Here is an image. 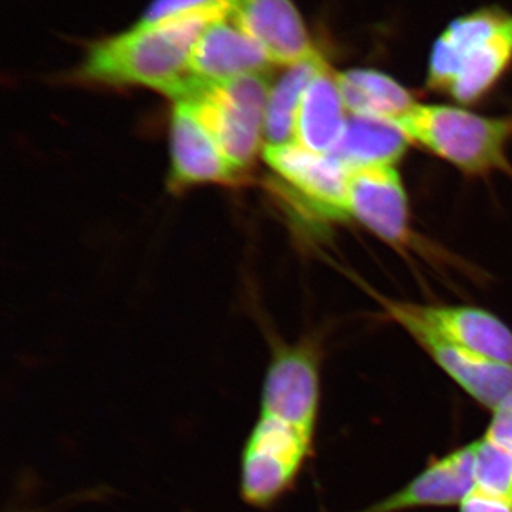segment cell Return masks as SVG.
<instances>
[{"mask_svg": "<svg viewBox=\"0 0 512 512\" xmlns=\"http://www.w3.org/2000/svg\"><path fill=\"white\" fill-rule=\"evenodd\" d=\"M458 507L460 512H512V503L507 498L487 493L478 487L474 488Z\"/></svg>", "mask_w": 512, "mask_h": 512, "instance_id": "44dd1931", "label": "cell"}, {"mask_svg": "<svg viewBox=\"0 0 512 512\" xmlns=\"http://www.w3.org/2000/svg\"><path fill=\"white\" fill-rule=\"evenodd\" d=\"M229 15L265 50L274 66H293L322 52L293 0H232Z\"/></svg>", "mask_w": 512, "mask_h": 512, "instance_id": "30bf717a", "label": "cell"}, {"mask_svg": "<svg viewBox=\"0 0 512 512\" xmlns=\"http://www.w3.org/2000/svg\"><path fill=\"white\" fill-rule=\"evenodd\" d=\"M399 326L458 387L485 409L494 412L512 392V365L458 348L412 323Z\"/></svg>", "mask_w": 512, "mask_h": 512, "instance_id": "4fadbf2b", "label": "cell"}, {"mask_svg": "<svg viewBox=\"0 0 512 512\" xmlns=\"http://www.w3.org/2000/svg\"><path fill=\"white\" fill-rule=\"evenodd\" d=\"M355 281L372 295L387 318L397 325L412 323L458 348L512 365V329L494 313L474 306L394 301L380 295L365 282L356 278Z\"/></svg>", "mask_w": 512, "mask_h": 512, "instance_id": "52a82bcc", "label": "cell"}, {"mask_svg": "<svg viewBox=\"0 0 512 512\" xmlns=\"http://www.w3.org/2000/svg\"><path fill=\"white\" fill-rule=\"evenodd\" d=\"M476 488V441L436 458L396 493L362 512L454 507Z\"/></svg>", "mask_w": 512, "mask_h": 512, "instance_id": "7c38bea8", "label": "cell"}, {"mask_svg": "<svg viewBox=\"0 0 512 512\" xmlns=\"http://www.w3.org/2000/svg\"><path fill=\"white\" fill-rule=\"evenodd\" d=\"M338 83L352 116L389 121L396 126L419 103L402 83L375 69L338 72Z\"/></svg>", "mask_w": 512, "mask_h": 512, "instance_id": "9a60e30c", "label": "cell"}, {"mask_svg": "<svg viewBox=\"0 0 512 512\" xmlns=\"http://www.w3.org/2000/svg\"><path fill=\"white\" fill-rule=\"evenodd\" d=\"M232 0H153L134 23L137 28H156L183 20H214L231 13Z\"/></svg>", "mask_w": 512, "mask_h": 512, "instance_id": "ac0fdd59", "label": "cell"}, {"mask_svg": "<svg viewBox=\"0 0 512 512\" xmlns=\"http://www.w3.org/2000/svg\"><path fill=\"white\" fill-rule=\"evenodd\" d=\"M396 126L409 143L470 177L505 173L512 177L508 147L512 116H483L450 104H421Z\"/></svg>", "mask_w": 512, "mask_h": 512, "instance_id": "3957f363", "label": "cell"}, {"mask_svg": "<svg viewBox=\"0 0 512 512\" xmlns=\"http://www.w3.org/2000/svg\"><path fill=\"white\" fill-rule=\"evenodd\" d=\"M272 67L265 50L231 15L211 20L192 47L191 74L198 86L269 73Z\"/></svg>", "mask_w": 512, "mask_h": 512, "instance_id": "8fae6325", "label": "cell"}, {"mask_svg": "<svg viewBox=\"0 0 512 512\" xmlns=\"http://www.w3.org/2000/svg\"><path fill=\"white\" fill-rule=\"evenodd\" d=\"M322 52L305 62L285 67L269 92L265 116L266 146H282L295 141L296 119L306 87L326 62Z\"/></svg>", "mask_w": 512, "mask_h": 512, "instance_id": "e0dca14e", "label": "cell"}, {"mask_svg": "<svg viewBox=\"0 0 512 512\" xmlns=\"http://www.w3.org/2000/svg\"><path fill=\"white\" fill-rule=\"evenodd\" d=\"M476 487L512 503V448L484 436L476 441Z\"/></svg>", "mask_w": 512, "mask_h": 512, "instance_id": "d6986e66", "label": "cell"}, {"mask_svg": "<svg viewBox=\"0 0 512 512\" xmlns=\"http://www.w3.org/2000/svg\"><path fill=\"white\" fill-rule=\"evenodd\" d=\"M348 212L390 247L404 251L416 244L409 197L397 165L350 171Z\"/></svg>", "mask_w": 512, "mask_h": 512, "instance_id": "ba28073f", "label": "cell"}, {"mask_svg": "<svg viewBox=\"0 0 512 512\" xmlns=\"http://www.w3.org/2000/svg\"><path fill=\"white\" fill-rule=\"evenodd\" d=\"M349 111L328 60L303 93L296 119L295 141L319 154H333L348 127Z\"/></svg>", "mask_w": 512, "mask_h": 512, "instance_id": "5bb4252c", "label": "cell"}, {"mask_svg": "<svg viewBox=\"0 0 512 512\" xmlns=\"http://www.w3.org/2000/svg\"><path fill=\"white\" fill-rule=\"evenodd\" d=\"M512 64V13L484 8L460 16L431 47L427 87L460 104L493 92Z\"/></svg>", "mask_w": 512, "mask_h": 512, "instance_id": "7a4b0ae2", "label": "cell"}, {"mask_svg": "<svg viewBox=\"0 0 512 512\" xmlns=\"http://www.w3.org/2000/svg\"><path fill=\"white\" fill-rule=\"evenodd\" d=\"M484 437L512 448V392L494 410Z\"/></svg>", "mask_w": 512, "mask_h": 512, "instance_id": "ffe728a7", "label": "cell"}, {"mask_svg": "<svg viewBox=\"0 0 512 512\" xmlns=\"http://www.w3.org/2000/svg\"><path fill=\"white\" fill-rule=\"evenodd\" d=\"M409 144L407 137L393 123L350 114L342 141L330 156L338 158L349 171L397 165Z\"/></svg>", "mask_w": 512, "mask_h": 512, "instance_id": "2e32d148", "label": "cell"}, {"mask_svg": "<svg viewBox=\"0 0 512 512\" xmlns=\"http://www.w3.org/2000/svg\"><path fill=\"white\" fill-rule=\"evenodd\" d=\"M271 86L269 73L247 74L228 82L200 86L184 97L197 107L238 175L254 164L261 150Z\"/></svg>", "mask_w": 512, "mask_h": 512, "instance_id": "5b68a950", "label": "cell"}, {"mask_svg": "<svg viewBox=\"0 0 512 512\" xmlns=\"http://www.w3.org/2000/svg\"><path fill=\"white\" fill-rule=\"evenodd\" d=\"M211 20L192 19L156 28L131 26L119 35L87 46L73 80L109 87H144L171 100L194 89L191 53L195 40Z\"/></svg>", "mask_w": 512, "mask_h": 512, "instance_id": "6da1fadb", "label": "cell"}, {"mask_svg": "<svg viewBox=\"0 0 512 512\" xmlns=\"http://www.w3.org/2000/svg\"><path fill=\"white\" fill-rule=\"evenodd\" d=\"M265 163L275 174L276 188L299 212L318 221L349 218L350 171L338 158L301 144L265 146Z\"/></svg>", "mask_w": 512, "mask_h": 512, "instance_id": "8992f818", "label": "cell"}, {"mask_svg": "<svg viewBox=\"0 0 512 512\" xmlns=\"http://www.w3.org/2000/svg\"><path fill=\"white\" fill-rule=\"evenodd\" d=\"M238 174L190 100L173 101L170 187L174 191L204 184H231Z\"/></svg>", "mask_w": 512, "mask_h": 512, "instance_id": "9c48e42d", "label": "cell"}, {"mask_svg": "<svg viewBox=\"0 0 512 512\" xmlns=\"http://www.w3.org/2000/svg\"><path fill=\"white\" fill-rule=\"evenodd\" d=\"M269 355L254 426L292 431L315 441L322 400V340L286 342L269 332Z\"/></svg>", "mask_w": 512, "mask_h": 512, "instance_id": "277c9868", "label": "cell"}]
</instances>
